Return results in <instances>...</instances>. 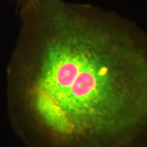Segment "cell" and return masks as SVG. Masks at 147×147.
Here are the masks:
<instances>
[{
    "label": "cell",
    "instance_id": "1",
    "mask_svg": "<svg viewBox=\"0 0 147 147\" xmlns=\"http://www.w3.org/2000/svg\"><path fill=\"white\" fill-rule=\"evenodd\" d=\"M15 53L43 123L63 136H119L147 118V36L96 7L27 0Z\"/></svg>",
    "mask_w": 147,
    "mask_h": 147
},
{
    "label": "cell",
    "instance_id": "2",
    "mask_svg": "<svg viewBox=\"0 0 147 147\" xmlns=\"http://www.w3.org/2000/svg\"><path fill=\"white\" fill-rule=\"evenodd\" d=\"M18 1H19L21 3H22V2H23L24 1H25V0H18Z\"/></svg>",
    "mask_w": 147,
    "mask_h": 147
}]
</instances>
